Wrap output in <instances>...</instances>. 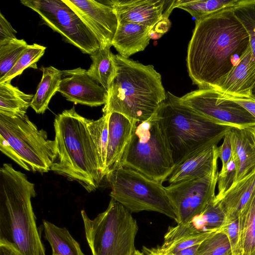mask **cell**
<instances>
[{
    "mask_svg": "<svg viewBox=\"0 0 255 255\" xmlns=\"http://www.w3.org/2000/svg\"><path fill=\"white\" fill-rule=\"evenodd\" d=\"M250 46L233 8L196 20L186 57L189 77L199 88H216Z\"/></svg>",
    "mask_w": 255,
    "mask_h": 255,
    "instance_id": "obj_1",
    "label": "cell"
},
{
    "mask_svg": "<svg viewBox=\"0 0 255 255\" xmlns=\"http://www.w3.org/2000/svg\"><path fill=\"white\" fill-rule=\"evenodd\" d=\"M36 195L34 184L11 164L0 168V242L21 255H45L37 228L31 198Z\"/></svg>",
    "mask_w": 255,
    "mask_h": 255,
    "instance_id": "obj_2",
    "label": "cell"
},
{
    "mask_svg": "<svg viewBox=\"0 0 255 255\" xmlns=\"http://www.w3.org/2000/svg\"><path fill=\"white\" fill-rule=\"evenodd\" d=\"M116 73L107 91L103 115L116 112L133 122L149 119L167 98L161 76L151 65L114 54Z\"/></svg>",
    "mask_w": 255,
    "mask_h": 255,
    "instance_id": "obj_3",
    "label": "cell"
},
{
    "mask_svg": "<svg viewBox=\"0 0 255 255\" xmlns=\"http://www.w3.org/2000/svg\"><path fill=\"white\" fill-rule=\"evenodd\" d=\"M87 121L76 112L74 107L56 116L54 127L57 158L51 170L78 182L91 192L96 190L105 176Z\"/></svg>",
    "mask_w": 255,
    "mask_h": 255,
    "instance_id": "obj_4",
    "label": "cell"
},
{
    "mask_svg": "<svg viewBox=\"0 0 255 255\" xmlns=\"http://www.w3.org/2000/svg\"><path fill=\"white\" fill-rule=\"evenodd\" d=\"M175 166L197 151L218 143L232 127L219 125L181 104L169 92L155 114Z\"/></svg>",
    "mask_w": 255,
    "mask_h": 255,
    "instance_id": "obj_5",
    "label": "cell"
},
{
    "mask_svg": "<svg viewBox=\"0 0 255 255\" xmlns=\"http://www.w3.org/2000/svg\"><path fill=\"white\" fill-rule=\"evenodd\" d=\"M0 150L24 169L34 172L51 170L57 158L55 140L39 129L25 115L0 113Z\"/></svg>",
    "mask_w": 255,
    "mask_h": 255,
    "instance_id": "obj_6",
    "label": "cell"
},
{
    "mask_svg": "<svg viewBox=\"0 0 255 255\" xmlns=\"http://www.w3.org/2000/svg\"><path fill=\"white\" fill-rule=\"evenodd\" d=\"M122 166L163 183L175 164L171 152L155 114L136 124L122 161Z\"/></svg>",
    "mask_w": 255,
    "mask_h": 255,
    "instance_id": "obj_7",
    "label": "cell"
},
{
    "mask_svg": "<svg viewBox=\"0 0 255 255\" xmlns=\"http://www.w3.org/2000/svg\"><path fill=\"white\" fill-rule=\"evenodd\" d=\"M85 236L93 255H131L138 227L131 213L111 198L107 209L94 219L81 212Z\"/></svg>",
    "mask_w": 255,
    "mask_h": 255,
    "instance_id": "obj_8",
    "label": "cell"
},
{
    "mask_svg": "<svg viewBox=\"0 0 255 255\" xmlns=\"http://www.w3.org/2000/svg\"><path fill=\"white\" fill-rule=\"evenodd\" d=\"M111 198L132 213L154 211L176 219L162 183L130 168L121 166L106 176Z\"/></svg>",
    "mask_w": 255,
    "mask_h": 255,
    "instance_id": "obj_9",
    "label": "cell"
},
{
    "mask_svg": "<svg viewBox=\"0 0 255 255\" xmlns=\"http://www.w3.org/2000/svg\"><path fill=\"white\" fill-rule=\"evenodd\" d=\"M65 41L91 55L100 47L96 37L79 15L63 0H21Z\"/></svg>",
    "mask_w": 255,
    "mask_h": 255,
    "instance_id": "obj_10",
    "label": "cell"
},
{
    "mask_svg": "<svg viewBox=\"0 0 255 255\" xmlns=\"http://www.w3.org/2000/svg\"><path fill=\"white\" fill-rule=\"evenodd\" d=\"M179 102L219 125L237 128L255 126V118L215 88H199L178 97Z\"/></svg>",
    "mask_w": 255,
    "mask_h": 255,
    "instance_id": "obj_11",
    "label": "cell"
},
{
    "mask_svg": "<svg viewBox=\"0 0 255 255\" xmlns=\"http://www.w3.org/2000/svg\"><path fill=\"white\" fill-rule=\"evenodd\" d=\"M218 174L217 168L202 178L165 187L177 224L190 222L200 214L208 204L215 198Z\"/></svg>",
    "mask_w": 255,
    "mask_h": 255,
    "instance_id": "obj_12",
    "label": "cell"
},
{
    "mask_svg": "<svg viewBox=\"0 0 255 255\" xmlns=\"http://www.w3.org/2000/svg\"><path fill=\"white\" fill-rule=\"evenodd\" d=\"M63 0L93 32L100 45L112 46L118 21L110 5L94 0Z\"/></svg>",
    "mask_w": 255,
    "mask_h": 255,
    "instance_id": "obj_13",
    "label": "cell"
},
{
    "mask_svg": "<svg viewBox=\"0 0 255 255\" xmlns=\"http://www.w3.org/2000/svg\"><path fill=\"white\" fill-rule=\"evenodd\" d=\"M67 100L90 107L105 105L107 91L81 67L62 71L58 91Z\"/></svg>",
    "mask_w": 255,
    "mask_h": 255,
    "instance_id": "obj_14",
    "label": "cell"
},
{
    "mask_svg": "<svg viewBox=\"0 0 255 255\" xmlns=\"http://www.w3.org/2000/svg\"><path fill=\"white\" fill-rule=\"evenodd\" d=\"M165 0H112L106 1L114 9L118 22H131L152 29L162 20L168 19L174 8L173 0L165 10Z\"/></svg>",
    "mask_w": 255,
    "mask_h": 255,
    "instance_id": "obj_15",
    "label": "cell"
},
{
    "mask_svg": "<svg viewBox=\"0 0 255 255\" xmlns=\"http://www.w3.org/2000/svg\"><path fill=\"white\" fill-rule=\"evenodd\" d=\"M108 122L105 176L112 171L122 166L123 157L137 123L116 112L109 114Z\"/></svg>",
    "mask_w": 255,
    "mask_h": 255,
    "instance_id": "obj_16",
    "label": "cell"
},
{
    "mask_svg": "<svg viewBox=\"0 0 255 255\" xmlns=\"http://www.w3.org/2000/svg\"><path fill=\"white\" fill-rule=\"evenodd\" d=\"M215 89L233 97L249 98L255 95V59L251 45L239 62Z\"/></svg>",
    "mask_w": 255,
    "mask_h": 255,
    "instance_id": "obj_17",
    "label": "cell"
},
{
    "mask_svg": "<svg viewBox=\"0 0 255 255\" xmlns=\"http://www.w3.org/2000/svg\"><path fill=\"white\" fill-rule=\"evenodd\" d=\"M219 147L200 150L175 166L167 180L170 184L204 177L218 168Z\"/></svg>",
    "mask_w": 255,
    "mask_h": 255,
    "instance_id": "obj_18",
    "label": "cell"
},
{
    "mask_svg": "<svg viewBox=\"0 0 255 255\" xmlns=\"http://www.w3.org/2000/svg\"><path fill=\"white\" fill-rule=\"evenodd\" d=\"M230 131L237 165L235 183L255 171V126L232 127Z\"/></svg>",
    "mask_w": 255,
    "mask_h": 255,
    "instance_id": "obj_19",
    "label": "cell"
},
{
    "mask_svg": "<svg viewBox=\"0 0 255 255\" xmlns=\"http://www.w3.org/2000/svg\"><path fill=\"white\" fill-rule=\"evenodd\" d=\"M152 29L131 22H118L112 41L119 54L126 58L142 51L149 44Z\"/></svg>",
    "mask_w": 255,
    "mask_h": 255,
    "instance_id": "obj_20",
    "label": "cell"
},
{
    "mask_svg": "<svg viewBox=\"0 0 255 255\" xmlns=\"http://www.w3.org/2000/svg\"><path fill=\"white\" fill-rule=\"evenodd\" d=\"M255 191V171L232 186L219 201L226 221L239 218Z\"/></svg>",
    "mask_w": 255,
    "mask_h": 255,
    "instance_id": "obj_21",
    "label": "cell"
},
{
    "mask_svg": "<svg viewBox=\"0 0 255 255\" xmlns=\"http://www.w3.org/2000/svg\"><path fill=\"white\" fill-rule=\"evenodd\" d=\"M109 45H101L90 55L92 63L87 70L88 75L102 86L107 92L116 73L114 54Z\"/></svg>",
    "mask_w": 255,
    "mask_h": 255,
    "instance_id": "obj_22",
    "label": "cell"
},
{
    "mask_svg": "<svg viewBox=\"0 0 255 255\" xmlns=\"http://www.w3.org/2000/svg\"><path fill=\"white\" fill-rule=\"evenodd\" d=\"M41 80L33 96L30 107L37 114H43L48 108L53 96L58 91L62 71L53 66L43 67Z\"/></svg>",
    "mask_w": 255,
    "mask_h": 255,
    "instance_id": "obj_23",
    "label": "cell"
},
{
    "mask_svg": "<svg viewBox=\"0 0 255 255\" xmlns=\"http://www.w3.org/2000/svg\"><path fill=\"white\" fill-rule=\"evenodd\" d=\"M46 239L53 255H85L79 243L66 228H61L49 221H43Z\"/></svg>",
    "mask_w": 255,
    "mask_h": 255,
    "instance_id": "obj_24",
    "label": "cell"
},
{
    "mask_svg": "<svg viewBox=\"0 0 255 255\" xmlns=\"http://www.w3.org/2000/svg\"><path fill=\"white\" fill-rule=\"evenodd\" d=\"M34 95L27 94L10 82L0 83V113L8 116L26 115Z\"/></svg>",
    "mask_w": 255,
    "mask_h": 255,
    "instance_id": "obj_25",
    "label": "cell"
},
{
    "mask_svg": "<svg viewBox=\"0 0 255 255\" xmlns=\"http://www.w3.org/2000/svg\"><path fill=\"white\" fill-rule=\"evenodd\" d=\"M240 0H176L173 7L184 9L198 20L219 12L233 8Z\"/></svg>",
    "mask_w": 255,
    "mask_h": 255,
    "instance_id": "obj_26",
    "label": "cell"
},
{
    "mask_svg": "<svg viewBox=\"0 0 255 255\" xmlns=\"http://www.w3.org/2000/svg\"><path fill=\"white\" fill-rule=\"evenodd\" d=\"M240 239L238 255L255 247V191L239 216Z\"/></svg>",
    "mask_w": 255,
    "mask_h": 255,
    "instance_id": "obj_27",
    "label": "cell"
},
{
    "mask_svg": "<svg viewBox=\"0 0 255 255\" xmlns=\"http://www.w3.org/2000/svg\"><path fill=\"white\" fill-rule=\"evenodd\" d=\"M226 221V215L220 202L215 198L200 214L188 223L197 233H201L219 231Z\"/></svg>",
    "mask_w": 255,
    "mask_h": 255,
    "instance_id": "obj_28",
    "label": "cell"
},
{
    "mask_svg": "<svg viewBox=\"0 0 255 255\" xmlns=\"http://www.w3.org/2000/svg\"><path fill=\"white\" fill-rule=\"evenodd\" d=\"M109 114L97 120L88 119L87 126L98 150L101 169L104 176L109 132Z\"/></svg>",
    "mask_w": 255,
    "mask_h": 255,
    "instance_id": "obj_29",
    "label": "cell"
},
{
    "mask_svg": "<svg viewBox=\"0 0 255 255\" xmlns=\"http://www.w3.org/2000/svg\"><path fill=\"white\" fill-rule=\"evenodd\" d=\"M27 46L24 39L17 38L0 42V79L12 69Z\"/></svg>",
    "mask_w": 255,
    "mask_h": 255,
    "instance_id": "obj_30",
    "label": "cell"
},
{
    "mask_svg": "<svg viewBox=\"0 0 255 255\" xmlns=\"http://www.w3.org/2000/svg\"><path fill=\"white\" fill-rule=\"evenodd\" d=\"M45 49V47L38 44L28 45L12 69L0 79V83L11 82L13 78L20 75L28 67L36 69V63L43 55Z\"/></svg>",
    "mask_w": 255,
    "mask_h": 255,
    "instance_id": "obj_31",
    "label": "cell"
},
{
    "mask_svg": "<svg viewBox=\"0 0 255 255\" xmlns=\"http://www.w3.org/2000/svg\"><path fill=\"white\" fill-rule=\"evenodd\" d=\"M231 247L227 236L223 232H214L199 246L196 255H231Z\"/></svg>",
    "mask_w": 255,
    "mask_h": 255,
    "instance_id": "obj_32",
    "label": "cell"
},
{
    "mask_svg": "<svg viewBox=\"0 0 255 255\" xmlns=\"http://www.w3.org/2000/svg\"><path fill=\"white\" fill-rule=\"evenodd\" d=\"M234 14L248 33L250 44H255V0H240Z\"/></svg>",
    "mask_w": 255,
    "mask_h": 255,
    "instance_id": "obj_33",
    "label": "cell"
},
{
    "mask_svg": "<svg viewBox=\"0 0 255 255\" xmlns=\"http://www.w3.org/2000/svg\"><path fill=\"white\" fill-rule=\"evenodd\" d=\"M237 170L236 159L232 156L228 163L226 168L219 172L218 178V192L216 195L215 200H220L225 193L232 187L235 183Z\"/></svg>",
    "mask_w": 255,
    "mask_h": 255,
    "instance_id": "obj_34",
    "label": "cell"
},
{
    "mask_svg": "<svg viewBox=\"0 0 255 255\" xmlns=\"http://www.w3.org/2000/svg\"><path fill=\"white\" fill-rule=\"evenodd\" d=\"M214 232H208L194 235L182 239L172 245L161 249L157 248L162 254L175 253L183 249L200 244L205 239Z\"/></svg>",
    "mask_w": 255,
    "mask_h": 255,
    "instance_id": "obj_35",
    "label": "cell"
},
{
    "mask_svg": "<svg viewBox=\"0 0 255 255\" xmlns=\"http://www.w3.org/2000/svg\"><path fill=\"white\" fill-rule=\"evenodd\" d=\"M219 231L224 233L229 240L231 247V255H238L240 239L239 218L226 221Z\"/></svg>",
    "mask_w": 255,
    "mask_h": 255,
    "instance_id": "obj_36",
    "label": "cell"
},
{
    "mask_svg": "<svg viewBox=\"0 0 255 255\" xmlns=\"http://www.w3.org/2000/svg\"><path fill=\"white\" fill-rule=\"evenodd\" d=\"M233 156V146L230 129L226 133L223 142L219 147V158L222 162V168L223 170Z\"/></svg>",
    "mask_w": 255,
    "mask_h": 255,
    "instance_id": "obj_37",
    "label": "cell"
},
{
    "mask_svg": "<svg viewBox=\"0 0 255 255\" xmlns=\"http://www.w3.org/2000/svg\"><path fill=\"white\" fill-rule=\"evenodd\" d=\"M16 31L0 12V42L16 39Z\"/></svg>",
    "mask_w": 255,
    "mask_h": 255,
    "instance_id": "obj_38",
    "label": "cell"
},
{
    "mask_svg": "<svg viewBox=\"0 0 255 255\" xmlns=\"http://www.w3.org/2000/svg\"><path fill=\"white\" fill-rule=\"evenodd\" d=\"M224 95L242 106L255 118V95L249 98Z\"/></svg>",
    "mask_w": 255,
    "mask_h": 255,
    "instance_id": "obj_39",
    "label": "cell"
},
{
    "mask_svg": "<svg viewBox=\"0 0 255 255\" xmlns=\"http://www.w3.org/2000/svg\"><path fill=\"white\" fill-rule=\"evenodd\" d=\"M0 255H21L19 252L12 246L0 242Z\"/></svg>",
    "mask_w": 255,
    "mask_h": 255,
    "instance_id": "obj_40",
    "label": "cell"
},
{
    "mask_svg": "<svg viewBox=\"0 0 255 255\" xmlns=\"http://www.w3.org/2000/svg\"><path fill=\"white\" fill-rule=\"evenodd\" d=\"M199 245L187 248L175 253L163 254L164 255H196Z\"/></svg>",
    "mask_w": 255,
    "mask_h": 255,
    "instance_id": "obj_41",
    "label": "cell"
},
{
    "mask_svg": "<svg viewBox=\"0 0 255 255\" xmlns=\"http://www.w3.org/2000/svg\"><path fill=\"white\" fill-rule=\"evenodd\" d=\"M146 253L147 255H164L159 251L158 248L147 250Z\"/></svg>",
    "mask_w": 255,
    "mask_h": 255,
    "instance_id": "obj_42",
    "label": "cell"
},
{
    "mask_svg": "<svg viewBox=\"0 0 255 255\" xmlns=\"http://www.w3.org/2000/svg\"><path fill=\"white\" fill-rule=\"evenodd\" d=\"M238 255H255V247L250 252L247 253L240 254Z\"/></svg>",
    "mask_w": 255,
    "mask_h": 255,
    "instance_id": "obj_43",
    "label": "cell"
},
{
    "mask_svg": "<svg viewBox=\"0 0 255 255\" xmlns=\"http://www.w3.org/2000/svg\"><path fill=\"white\" fill-rule=\"evenodd\" d=\"M131 255H145V254L140 252L138 250H135Z\"/></svg>",
    "mask_w": 255,
    "mask_h": 255,
    "instance_id": "obj_44",
    "label": "cell"
},
{
    "mask_svg": "<svg viewBox=\"0 0 255 255\" xmlns=\"http://www.w3.org/2000/svg\"></svg>",
    "mask_w": 255,
    "mask_h": 255,
    "instance_id": "obj_45",
    "label": "cell"
}]
</instances>
